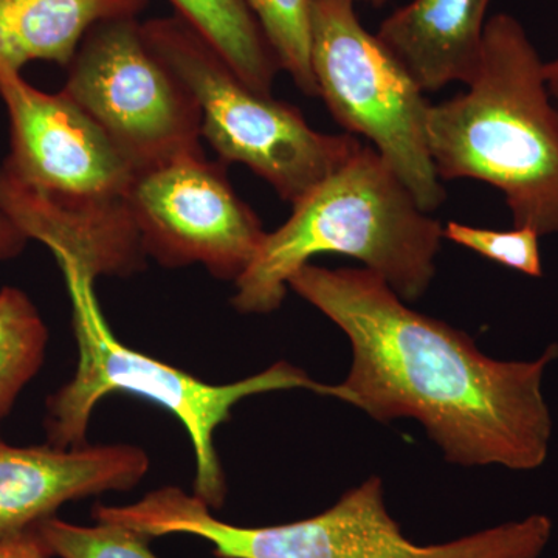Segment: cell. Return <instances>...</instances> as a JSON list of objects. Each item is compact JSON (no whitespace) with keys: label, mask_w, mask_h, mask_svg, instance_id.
I'll return each instance as SVG.
<instances>
[{"label":"cell","mask_w":558,"mask_h":558,"mask_svg":"<svg viewBox=\"0 0 558 558\" xmlns=\"http://www.w3.org/2000/svg\"><path fill=\"white\" fill-rule=\"evenodd\" d=\"M28 240L2 211H0V263L16 258Z\"/></svg>","instance_id":"obj_21"},{"label":"cell","mask_w":558,"mask_h":558,"mask_svg":"<svg viewBox=\"0 0 558 558\" xmlns=\"http://www.w3.org/2000/svg\"><path fill=\"white\" fill-rule=\"evenodd\" d=\"M57 263L72 301L78 365L72 380L47 399L44 428L49 444L61 449L87 444L92 413L112 392L150 400L174 414L189 433L196 459L194 495L213 510L222 508L227 478L216 451V429L229 422L233 407L250 396L312 389L315 381L303 369L278 362L247 379L211 385L134 351L110 330L95 293L97 278L72 260Z\"/></svg>","instance_id":"obj_4"},{"label":"cell","mask_w":558,"mask_h":558,"mask_svg":"<svg viewBox=\"0 0 558 558\" xmlns=\"http://www.w3.org/2000/svg\"><path fill=\"white\" fill-rule=\"evenodd\" d=\"M490 0H413L381 22L377 38L424 92L475 78Z\"/></svg>","instance_id":"obj_13"},{"label":"cell","mask_w":558,"mask_h":558,"mask_svg":"<svg viewBox=\"0 0 558 558\" xmlns=\"http://www.w3.org/2000/svg\"><path fill=\"white\" fill-rule=\"evenodd\" d=\"M0 98L10 120V154L0 170L10 179L64 208L128 201L134 168L64 92L47 94L0 68Z\"/></svg>","instance_id":"obj_10"},{"label":"cell","mask_w":558,"mask_h":558,"mask_svg":"<svg viewBox=\"0 0 558 558\" xmlns=\"http://www.w3.org/2000/svg\"><path fill=\"white\" fill-rule=\"evenodd\" d=\"M545 76L550 97L558 109V57L554 61L545 62Z\"/></svg>","instance_id":"obj_22"},{"label":"cell","mask_w":558,"mask_h":558,"mask_svg":"<svg viewBox=\"0 0 558 558\" xmlns=\"http://www.w3.org/2000/svg\"><path fill=\"white\" fill-rule=\"evenodd\" d=\"M0 558H53L35 526L0 534Z\"/></svg>","instance_id":"obj_20"},{"label":"cell","mask_w":558,"mask_h":558,"mask_svg":"<svg viewBox=\"0 0 558 558\" xmlns=\"http://www.w3.org/2000/svg\"><path fill=\"white\" fill-rule=\"evenodd\" d=\"M128 199L146 256L161 266L201 264L234 282L267 234L231 186L226 163L204 153L135 171Z\"/></svg>","instance_id":"obj_9"},{"label":"cell","mask_w":558,"mask_h":558,"mask_svg":"<svg viewBox=\"0 0 558 558\" xmlns=\"http://www.w3.org/2000/svg\"><path fill=\"white\" fill-rule=\"evenodd\" d=\"M292 207L290 218L266 234L258 255L234 281L231 303L241 314L278 311L289 279L322 253L362 260L403 301L427 292L442 223L418 207L376 149L362 146Z\"/></svg>","instance_id":"obj_3"},{"label":"cell","mask_w":558,"mask_h":558,"mask_svg":"<svg viewBox=\"0 0 558 558\" xmlns=\"http://www.w3.org/2000/svg\"><path fill=\"white\" fill-rule=\"evenodd\" d=\"M0 211L53 253L95 278L126 277L145 267L146 253L130 199L108 207L70 209L44 201L0 170Z\"/></svg>","instance_id":"obj_12"},{"label":"cell","mask_w":558,"mask_h":558,"mask_svg":"<svg viewBox=\"0 0 558 558\" xmlns=\"http://www.w3.org/2000/svg\"><path fill=\"white\" fill-rule=\"evenodd\" d=\"M352 2H366V3H373V5H381V3L387 2V0H352Z\"/></svg>","instance_id":"obj_23"},{"label":"cell","mask_w":558,"mask_h":558,"mask_svg":"<svg viewBox=\"0 0 558 558\" xmlns=\"http://www.w3.org/2000/svg\"><path fill=\"white\" fill-rule=\"evenodd\" d=\"M444 238L527 277L538 278L543 275L539 234L527 227L488 230L451 220L444 227Z\"/></svg>","instance_id":"obj_19"},{"label":"cell","mask_w":558,"mask_h":558,"mask_svg":"<svg viewBox=\"0 0 558 558\" xmlns=\"http://www.w3.org/2000/svg\"><path fill=\"white\" fill-rule=\"evenodd\" d=\"M312 0H245L279 68L307 97H318L311 64Z\"/></svg>","instance_id":"obj_17"},{"label":"cell","mask_w":558,"mask_h":558,"mask_svg":"<svg viewBox=\"0 0 558 558\" xmlns=\"http://www.w3.org/2000/svg\"><path fill=\"white\" fill-rule=\"evenodd\" d=\"M289 288L339 326L352 348L347 380L315 381L312 391L385 424L414 418L451 464L517 472L545 464L553 418L542 387L558 344L529 362L487 357L468 333L411 311L366 267L310 263Z\"/></svg>","instance_id":"obj_1"},{"label":"cell","mask_w":558,"mask_h":558,"mask_svg":"<svg viewBox=\"0 0 558 558\" xmlns=\"http://www.w3.org/2000/svg\"><path fill=\"white\" fill-rule=\"evenodd\" d=\"M36 529L53 557L159 558L150 550V538L116 523L80 526L53 515L39 521Z\"/></svg>","instance_id":"obj_18"},{"label":"cell","mask_w":558,"mask_h":558,"mask_svg":"<svg viewBox=\"0 0 558 558\" xmlns=\"http://www.w3.org/2000/svg\"><path fill=\"white\" fill-rule=\"evenodd\" d=\"M149 0H0V68L33 61L68 68L98 22L138 17Z\"/></svg>","instance_id":"obj_14"},{"label":"cell","mask_w":558,"mask_h":558,"mask_svg":"<svg viewBox=\"0 0 558 558\" xmlns=\"http://www.w3.org/2000/svg\"><path fill=\"white\" fill-rule=\"evenodd\" d=\"M128 524L149 538L191 535L219 558H539L553 535L549 517L499 524L440 545L403 535L373 476L311 519L275 526H236L179 487L149 492L126 509Z\"/></svg>","instance_id":"obj_5"},{"label":"cell","mask_w":558,"mask_h":558,"mask_svg":"<svg viewBox=\"0 0 558 558\" xmlns=\"http://www.w3.org/2000/svg\"><path fill=\"white\" fill-rule=\"evenodd\" d=\"M150 49L193 95L222 163H241L295 204L359 153L352 135L312 130L299 108L253 90L211 44L179 17L142 22Z\"/></svg>","instance_id":"obj_6"},{"label":"cell","mask_w":558,"mask_h":558,"mask_svg":"<svg viewBox=\"0 0 558 558\" xmlns=\"http://www.w3.org/2000/svg\"><path fill=\"white\" fill-rule=\"evenodd\" d=\"M311 64L318 97L374 149L425 213L446 201L428 148L432 105L409 70L357 17L352 0H312Z\"/></svg>","instance_id":"obj_7"},{"label":"cell","mask_w":558,"mask_h":558,"mask_svg":"<svg viewBox=\"0 0 558 558\" xmlns=\"http://www.w3.org/2000/svg\"><path fill=\"white\" fill-rule=\"evenodd\" d=\"M49 330L38 307L21 289H0V418L38 374Z\"/></svg>","instance_id":"obj_16"},{"label":"cell","mask_w":558,"mask_h":558,"mask_svg":"<svg viewBox=\"0 0 558 558\" xmlns=\"http://www.w3.org/2000/svg\"><path fill=\"white\" fill-rule=\"evenodd\" d=\"M149 457L130 444L17 447L0 436V534L35 526L75 499L130 490Z\"/></svg>","instance_id":"obj_11"},{"label":"cell","mask_w":558,"mask_h":558,"mask_svg":"<svg viewBox=\"0 0 558 558\" xmlns=\"http://www.w3.org/2000/svg\"><path fill=\"white\" fill-rule=\"evenodd\" d=\"M68 70L62 92L100 124L135 171L204 153L199 108L150 49L138 17L98 22Z\"/></svg>","instance_id":"obj_8"},{"label":"cell","mask_w":558,"mask_h":558,"mask_svg":"<svg viewBox=\"0 0 558 558\" xmlns=\"http://www.w3.org/2000/svg\"><path fill=\"white\" fill-rule=\"evenodd\" d=\"M469 90L432 105L428 148L440 180L473 179L505 194L513 227L558 233V109L545 62L515 17L486 22Z\"/></svg>","instance_id":"obj_2"},{"label":"cell","mask_w":558,"mask_h":558,"mask_svg":"<svg viewBox=\"0 0 558 558\" xmlns=\"http://www.w3.org/2000/svg\"><path fill=\"white\" fill-rule=\"evenodd\" d=\"M170 2L175 14L211 44L247 86L259 94L271 95L281 68L245 0Z\"/></svg>","instance_id":"obj_15"}]
</instances>
